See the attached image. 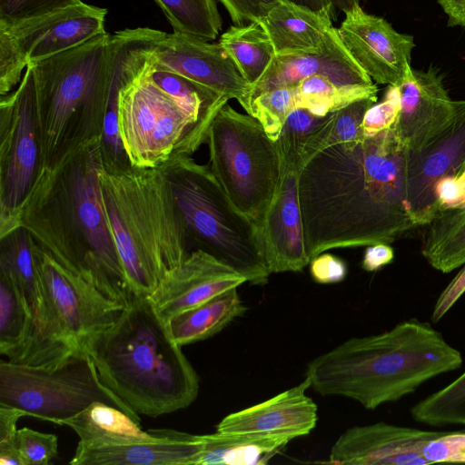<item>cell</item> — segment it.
I'll return each instance as SVG.
<instances>
[{
  "label": "cell",
  "mask_w": 465,
  "mask_h": 465,
  "mask_svg": "<svg viewBox=\"0 0 465 465\" xmlns=\"http://www.w3.org/2000/svg\"><path fill=\"white\" fill-rule=\"evenodd\" d=\"M298 189L311 261L331 249L389 244L416 227L407 206L406 148L394 124L317 153L300 171Z\"/></svg>",
  "instance_id": "6da1fadb"
},
{
  "label": "cell",
  "mask_w": 465,
  "mask_h": 465,
  "mask_svg": "<svg viewBox=\"0 0 465 465\" xmlns=\"http://www.w3.org/2000/svg\"><path fill=\"white\" fill-rule=\"evenodd\" d=\"M462 361L439 331L412 318L390 331L343 341L310 361L305 377L322 396L345 397L374 410L460 368Z\"/></svg>",
  "instance_id": "7a4b0ae2"
},
{
  "label": "cell",
  "mask_w": 465,
  "mask_h": 465,
  "mask_svg": "<svg viewBox=\"0 0 465 465\" xmlns=\"http://www.w3.org/2000/svg\"><path fill=\"white\" fill-rule=\"evenodd\" d=\"M84 351L103 383L139 415L169 414L197 398L199 377L148 296L134 294Z\"/></svg>",
  "instance_id": "3957f363"
},
{
  "label": "cell",
  "mask_w": 465,
  "mask_h": 465,
  "mask_svg": "<svg viewBox=\"0 0 465 465\" xmlns=\"http://www.w3.org/2000/svg\"><path fill=\"white\" fill-rule=\"evenodd\" d=\"M171 192L200 250L233 268L252 284L267 282L271 273L259 229L232 205L211 170L187 162L171 180Z\"/></svg>",
  "instance_id": "277c9868"
},
{
  "label": "cell",
  "mask_w": 465,
  "mask_h": 465,
  "mask_svg": "<svg viewBox=\"0 0 465 465\" xmlns=\"http://www.w3.org/2000/svg\"><path fill=\"white\" fill-rule=\"evenodd\" d=\"M207 138L213 174L232 205L259 227L282 180L275 142L257 119L227 104L213 117Z\"/></svg>",
  "instance_id": "5b68a950"
},
{
  "label": "cell",
  "mask_w": 465,
  "mask_h": 465,
  "mask_svg": "<svg viewBox=\"0 0 465 465\" xmlns=\"http://www.w3.org/2000/svg\"><path fill=\"white\" fill-rule=\"evenodd\" d=\"M95 401L116 407L140 422L139 414L103 383L84 350L73 352L54 368L0 362V405L64 425Z\"/></svg>",
  "instance_id": "8992f818"
},
{
  "label": "cell",
  "mask_w": 465,
  "mask_h": 465,
  "mask_svg": "<svg viewBox=\"0 0 465 465\" xmlns=\"http://www.w3.org/2000/svg\"><path fill=\"white\" fill-rule=\"evenodd\" d=\"M112 35L104 33L74 47L29 64L38 102L49 108L47 134L59 138L68 118L84 104L106 99Z\"/></svg>",
  "instance_id": "52a82bcc"
},
{
  "label": "cell",
  "mask_w": 465,
  "mask_h": 465,
  "mask_svg": "<svg viewBox=\"0 0 465 465\" xmlns=\"http://www.w3.org/2000/svg\"><path fill=\"white\" fill-rule=\"evenodd\" d=\"M465 173V100L456 101L448 128L424 149L406 150V198L416 227L427 225L441 209L440 187Z\"/></svg>",
  "instance_id": "ba28073f"
},
{
  "label": "cell",
  "mask_w": 465,
  "mask_h": 465,
  "mask_svg": "<svg viewBox=\"0 0 465 465\" xmlns=\"http://www.w3.org/2000/svg\"><path fill=\"white\" fill-rule=\"evenodd\" d=\"M34 259L53 306L66 332L84 351L87 342L112 326L125 308L50 256Z\"/></svg>",
  "instance_id": "9c48e42d"
},
{
  "label": "cell",
  "mask_w": 465,
  "mask_h": 465,
  "mask_svg": "<svg viewBox=\"0 0 465 465\" xmlns=\"http://www.w3.org/2000/svg\"><path fill=\"white\" fill-rule=\"evenodd\" d=\"M337 34L360 67L378 84L399 85L411 72L412 35L401 34L360 5L344 12Z\"/></svg>",
  "instance_id": "30bf717a"
},
{
  "label": "cell",
  "mask_w": 465,
  "mask_h": 465,
  "mask_svg": "<svg viewBox=\"0 0 465 465\" xmlns=\"http://www.w3.org/2000/svg\"><path fill=\"white\" fill-rule=\"evenodd\" d=\"M153 67L171 71L235 99L246 111L252 85L220 45L194 36L165 33L153 49Z\"/></svg>",
  "instance_id": "8fae6325"
},
{
  "label": "cell",
  "mask_w": 465,
  "mask_h": 465,
  "mask_svg": "<svg viewBox=\"0 0 465 465\" xmlns=\"http://www.w3.org/2000/svg\"><path fill=\"white\" fill-rule=\"evenodd\" d=\"M394 86L399 101L394 127L406 150L417 153L448 128L456 114V101L433 68H412L406 80Z\"/></svg>",
  "instance_id": "7c38bea8"
},
{
  "label": "cell",
  "mask_w": 465,
  "mask_h": 465,
  "mask_svg": "<svg viewBox=\"0 0 465 465\" xmlns=\"http://www.w3.org/2000/svg\"><path fill=\"white\" fill-rule=\"evenodd\" d=\"M439 430L398 426L383 421L346 430L331 449L329 463L346 465H425V442Z\"/></svg>",
  "instance_id": "4fadbf2b"
},
{
  "label": "cell",
  "mask_w": 465,
  "mask_h": 465,
  "mask_svg": "<svg viewBox=\"0 0 465 465\" xmlns=\"http://www.w3.org/2000/svg\"><path fill=\"white\" fill-rule=\"evenodd\" d=\"M245 282L233 268L198 249L187 255L149 298L159 316L168 322L176 314Z\"/></svg>",
  "instance_id": "5bb4252c"
},
{
  "label": "cell",
  "mask_w": 465,
  "mask_h": 465,
  "mask_svg": "<svg viewBox=\"0 0 465 465\" xmlns=\"http://www.w3.org/2000/svg\"><path fill=\"white\" fill-rule=\"evenodd\" d=\"M106 14L104 8L82 2L3 29L15 39L29 64L106 33Z\"/></svg>",
  "instance_id": "9a60e30c"
},
{
  "label": "cell",
  "mask_w": 465,
  "mask_h": 465,
  "mask_svg": "<svg viewBox=\"0 0 465 465\" xmlns=\"http://www.w3.org/2000/svg\"><path fill=\"white\" fill-rule=\"evenodd\" d=\"M308 378L297 386L256 405L224 417L216 431L284 438L290 440L308 435L318 420L317 405L306 395Z\"/></svg>",
  "instance_id": "2e32d148"
},
{
  "label": "cell",
  "mask_w": 465,
  "mask_h": 465,
  "mask_svg": "<svg viewBox=\"0 0 465 465\" xmlns=\"http://www.w3.org/2000/svg\"><path fill=\"white\" fill-rule=\"evenodd\" d=\"M298 184L297 172H282L277 193L258 227L270 273L301 272L311 262L303 240Z\"/></svg>",
  "instance_id": "e0dca14e"
},
{
  "label": "cell",
  "mask_w": 465,
  "mask_h": 465,
  "mask_svg": "<svg viewBox=\"0 0 465 465\" xmlns=\"http://www.w3.org/2000/svg\"><path fill=\"white\" fill-rule=\"evenodd\" d=\"M316 74L326 75L343 85L373 84L348 53L333 27L324 44L316 51L275 55L262 78L252 87L250 104L252 99L264 92L292 86Z\"/></svg>",
  "instance_id": "ac0fdd59"
},
{
  "label": "cell",
  "mask_w": 465,
  "mask_h": 465,
  "mask_svg": "<svg viewBox=\"0 0 465 465\" xmlns=\"http://www.w3.org/2000/svg\"><path fill=\"white\" fill-rule=\"evenodd\" d=\"M153 440L120 444L84 445L78 442L69 461L73 465H196L203 435L157 430Z\"/></svg>",
  "instance_id": "d6986e66"
},
{
  "label": "cell",
  "mask_w": 465,
  "mask_h": 465,
  "mask_svg": "<svg viewBox=\"0 0 465 465\" xmlns=\"http://www.w3.org/2000/svg\"><path fill=\"white\" fill-rule=\"evenodd\" d=\"M15 114V136L3 185L2 205L15 208L30 187L36 161L33 111L37 103L34 72L27 65L20 86L8 99Z\"/></svg>",
  "instance_id": "ffe728a7"
},
{
  "label": "cell",
  "mask_w": 465,
  "mask_h": 465,
  "mask_svg": "<svg viewBox=\"0 0 465 465\" xmlns=\"http://www.w3.org/2000/svg\"><path fill=\"white\" fill-rule=\"evenodd\" d=\"M331 8L319 10L292 0H279L258 23L269 35L275 55L318 50L334 27Z\"/></svg>",
  "instance_id": "44dd1931"
},
{
  "label": "cell",
  "mask_w": 465,
  "mask_h": 465,
  "mask_svg": "<svg viewBox=\"0 0 465 465\" xmlns=\"http://www.w3.org/2000/svg\"><path fill=\"white\" fill-rule=\"evenodd\" d=\"M335 112L320 115L307 108L292 110L275 141L282 172H297L317 153L328 146Z\"/></svg>",
  "instance_id": "7402d4cb"
},
{
  "label": "cell",
  "mask_w": 465,
  "mask_h": 465,
  "mask_svg": "<svg viewBox=\"0 0 465 465\" xmlns=\"http://www.w3.org/2000/svg\"><path fill=\"white\" fill-rule=\"evenodd\" d=\"M64 425L72 428L84 445L120 444L158 437L157 430L144 431L126 412L100 401L64 420Z\"/></svg>",
  "instance_id": "603a6c76"
},
{
  "label": "cell",
  "mask_w": 465,
  "mask_h": 465,
  "mask_svg": "<svg viewBox=\"0 0 465 465\" xmlns=\"http://www.w3.org/2000/svg\"><path fill=\"white\" fill-rule=\"evenodd\" d=\"M245 311L237 288H232L176 314L167 323L173 339L183 346L215 335Z\"/></svg>",
  "instance_id": "cb8c5ba5"
},
{
  "label": "cell",
  "mask_w": 465,
  "mask_h": 465,
  "mask_svg": "<svg viewBox=\"0 0 465 465\" xmlns=\"http://www.w3.org/2000/svg\"><path fill=\"white\" fill-rule=\"evenodd\" d=\"M425 232L421 254L443 273L465 265V204L442 207Z\"/></svg>",
  "instance_id": "d4e9b609"
},
{
  "label": "cell",
  "mask_w": 465,
  "mask_h": 465,
  "mask_svg": "<svg viewBox=\"0 0 465 465\" xmlns=\"http://www.w3.org/2000/svg\"><path fill=\"white\" fill-rule=\"evenodd\" d=\"M291 440L284 438L215 432L203 435L196 465L264 464Z\"/></svg>",
  "instance_id": "484cf974"
},
{
  "label": "cell",
  "mask_w": 465,
  "mask_h": 465,
  "mask_svg": "<svg viewBox=\"0 0 465 465\" xmlns=\"http://www.w3.org/2000/svg\"><path fill=\"white\" fill-rule=\"evenodd\" d=\"M148 76L175 102L207 138V132L213 117L230 99L171 71L156 69L153 66Z\"/></svg>",
  "instance_id": "4316f807"
},
{
  "label": "cell",
  "mask_w": 465,
  "mask_h": 465,
  "mask_svg": "<svg viewBox=\"0 0 465 465\" xmlns=\"http://www.w3.org/2000/svg\"><path fill=\"white\" fill-rule=\"evenodd\" d=\"M219 43L252 87L275 56L272 43L258 22L231 25L222 34Z\"/></svg>",
  "instance_id": "83f0119b"
},
{
  "label": "cell",
  "mask_w": 465,
  "mask_h": 465,
  "mask_svg": "<svg viewBox=\"0 0 465 465\" xmlns=\"http://www.w3.org/2000/svg\"><path fill=\"white\" fill-rule=\"evenodd\" d=\"M293 106L307 108L325 115L347 104L370 96H377L378 88L369 85H343L322 74H316L292 85Z\"/></svg>",
  "instance_id": "f1b7e54d"
},
{
  "label": "cell",
  "mask_w": 465,
  "mask_h": 465,
  "mask_svg": "<svg viewBox=\"0 0 465 465\" xmlns=\"http://www.w3.org/2000/svg\"><path fill=\"white\" fill-rule=\"evenodd\" d=\"M31 322L22 296L12 280L0 276V353L20 363L25 356Z\"/></svg>",
  "instance_id": "f546056e"
},
{
  "label": "cell",
  "mask_w": 465,
  "mask_h": 465,
  "mask_svg": "<svg viewBox=\"0 0 465 465\" xmlns=\"http://www.w3.org/2000/svg\"><path fill=\"white\" fill-rule=\"evenodd\" d=\"M173 32L205 41L220 34L223 20L214 0H153Z\"/></svg>",
  "instance_id": "4dcf8cb0"
},
{
  "label": "cell",
  "mask_w": 465,
  "mask_h": 465,
  "mask_svg": "<svg viewBox=\"0 0 465 465\" xmlns=\"http://www.w3.org/2000/svg\"><path fill=\"white\" fill-rule=\"evenodd\" d=\"M418 422L431 426L465 425V371L411 409Z\"/></svg>",
  "instance_id": "1f68e13d"
},
{
  "label": "cell",
  "mask_w": 465,
  "mask_h": 465,
  "mask_svg": "<svg viewBox=\"0 0 465 465\" xmlns=\"http://www.w3.org/2000/svg\"><path fill=\"white\" fill-rule=\"evenodd\" d=\"M376 102L377 96L365 97L336 111L328 146L362 139L365 136L363 129L365 114Z\"/></svg>",
  "instance_id": "d6a6232c"
},
{
  "label": "cell",
  "mask_w": 465,
  "mask_h": 465,
  "mask_svg": "<svg viewBox=\"0 0 465 465\" xmlns=\"http://www.w3.org/2000/svg\"><path fill=\"white\" fill-rule=\"evenodd\" d=\"M81 3V0H0V28H9Z\"/></svg>",
  "instance_id": "836d02e7"
},
{
  "label": "cell",
  "mask_w": 465,
  "mask_h": 465,
  "mask_svg": "<svg viewBox=\"0 0 465 465\" xmlns=\"http://www.w3.org/2000/svg\"><path fill=\"white\" fill-rule=\"evenodd\" d=\"M16 446L25 465H47L58 455L56 435L26 427L17 430Z\"/></svg>",
  "instance_id": "e575fe53"
},
{
  "label": "cell",
  "mask_w": 465,
  "mask_h": 465,
  "mask_svg": "<svg viewBox=\"0 0 465 465\" xmlns=\"http://www.w3.org/2000/svg\"><path fill=\"white\" fill-rule=\"evenodd\" d=\"M28 62L13 35L0 28V91L6 94L21 79L23 69Z\"/></svg>",
  "instance_id": "d590c367"
},
{
  "label": "cell",
  "mask_w": 465,
  "mask_h": 465,
  "mask_svg": "<svg viewBox=\"0 0 465 465\" xmlns=\"http://www.w3.org/2000/svg\"><path fill=\"white\" fill-rule=\"evenodd\" d=\"M420 453L429 464L465 463V432L439 430L425 442Z\"/></svg>",
  "instance_id": "8d00e7d4"
},
{
  "label": "cell",
  "mask_w": 465,
  "mask_h": 465,
  "mask_svg": "<svg viewBox=\"0 0 465 465\" xmlns=\"http://www.w3.org/2000/svg\"><path fill=\"white\" fill-rule=\"evenodd\" d=\"M399 101L394 85H389L384 99L374 104L366 113L363 120L365 134H375L391 127L397 118Z\"/></svg>",
  "instance_id": "74e56055"
},
{
  "label": "cell",
  "mask_w": 465,
  "mask_h": 465,
  "mask_svg": "<svg viewBox=\"0 0 465 465\" xmlns=\"http://www.w3.org/2000/svg\"><path fill=\"white\" fill-rule=\"evenodd\" d=\"M235 25L260 21L279 0H218Z\"/></svg>",
  "instance_id": "f35d334b"
},
{
  "label": "cell",
  "mask_w": 465,
  "mask_h": 465,
  "mask_svg": "<svg viewBox=\"0 0 465 465\" xmlns=\"http://www.w3.org/2000/svg\"><path fill=\"white\" fill-rule=\"evenodd\" d=\"M118 94V84L116 80L110 74L109 70V79L105 100L106 107L104 120V135L106 142L114 148L116 153L121 151L123 145L119 127Z\"/></svg>",
  "instance_id": "ab89813d"
},
{
  "label": "cell",
  "mask_w": 465,
  "mask_h": 465,
  "mask_svg": "<svg viewBox=\"0 0 465 465\" xmlns=\"http://www.w3.org/2000/svg\"><path fill=\"white\" fill-rule=\"evenodd\" d=\"M347 265L341 258L322 252L310 262V272L317 283L330 284L342 282L347 275Z\"/></svg>",
  "instance_id": "60d3db41"
},
{
  "label": "cell",
  "mask_w": 465,
  "mask_h": 465,
  "mask_svg": "<svg viewBox=\"0 0 465 465\" xmlns=\"http://www.w3.org/2000/svg\"><path fill=\"white\" fill-rule=\"evenodd\" d=\"M465 293V265L439 295L431 314L434 322H439Z\"/></svg>",
  "instance_id": "b9f144b4"
},
{
  "label": "cell",
  "mask_w": 465,
  "mask_h": 465,
  "mask_svg": "<svg viewBox=\"0 0 465 465\" xmlns=\"http://www.w3.org/2000/svg\"><path fill=\"white\" fill-rule=\"evenodd\" d=\"M24 416L27 415L20 409L0 405V449L17 447L16 425Z\"/></svg>",
  "instance_id": "7bdbcfd3"
},
{
  "label": "cell",
  "mask_w": 465,
  "mask_h": 465,
  "mask_svg": "<svg viewBox=\"0 0 465 465\" xmlns=\"http://www.w3.org/2000/svg\"><path fill=\"white\" fill-rule=\"evenodd\" d=\"M393 257V250L387 243L369 245L364 252L361 267L366 272H375L391 263Z\"/></svg>",
  "instance_id": "ee69618b"
},
{
  "label": "cell",
  "mask_w": 465,
  "mask_h": 465,
  "mask_svg": "<svg viewBox=\"0 0 465 465\" xmlns=\"http://www.w3.org/2000/svg\"><path fill=\"white\" fill-rule=\"evenodd\" d=\"M312 9L331 8L335 17L338 11L346 12L360 5V0H292Z\"/></svg>",
  "instance_id": "f6af8a7d"
},
{
  "label": "cell",
  "mask_w": 465,
  "mask_h": 465,
  "mask_svg": "<svg viewBox=\"0 0 465 465\" xmlns=\"http://www.w3.org/2000/svg\"><path fill=\"white\" fill-rule=\"evenodd\" d=\"M448 15V25L465 27V0H437Z\"/></svg>",
  "instance_id": "bcb514c9"
},
{
  "label": "cell",
  "mask_w": 465,
  "mask_h": 465,
  "mask_svg": "<svg viewBox=\"0 0 465 465\" xmlns=\"http://www.w3.org/2000/svg\"><path fill=\"white\" fill-rule=\"evenodd\" d=\"M1 465H25L17 447L0 449Z\"/></svg>",
  "instance_id": "7dc6e473"
}]
</instances>
